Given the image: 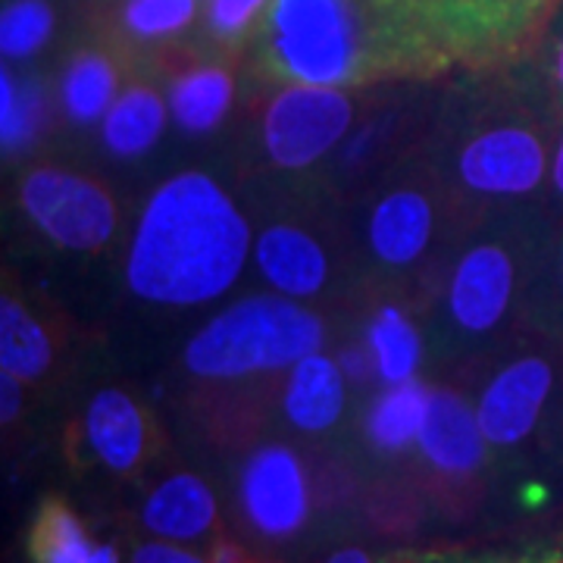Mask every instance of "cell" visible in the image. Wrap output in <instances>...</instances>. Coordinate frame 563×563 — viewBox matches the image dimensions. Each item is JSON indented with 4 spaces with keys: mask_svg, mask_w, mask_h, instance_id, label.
Instances as JSON below:
<instances>
[{
    "mask_svg": "<svg viewBox=\"0 0 563 563\" xmlns=\"http://www.w3.org/2000/svg\"><path fill=\"white\" fill-rule=\"evenodd\" d=\"M561 0H273L254 63L282 85L361 88L510 69L536 47Z\"/></svg>",
    "mask_w": 563,
    "mask_h": 563,
    "instance_id": "obj_1",
    "label": "cell"
},
{
    "mask_svg": "<svg viewBox=\"0 0 563 563\" xmlns=\"http://www.w3.org/2000/svg\"><path fill=\"white\" fill-rule=\"evenodd\" d=\"M254 257V232L217 176L181 169L144 201L125 254L129 291L144 303L188 310L222 298Z\"/></svg>",
    "mask_w": 563,
    "mask_h": 563,
    "instance_id": "obj_2",
    "label": "cell"
},
{
    "mask_svg": "<svg viewBox=\"0 0 563 563\" xmlns=\"http://www.w3.org/2000/svg\"><path fill=\"white\" fill-rule=\"evenodd\" d=\"M551 217L492 210L466 220L426 291L429 335L451 357L495 354L526 332V307Z\"/></svg>",
    "mask_w": 563,
    "mask_h": 563,
    "instance_id": "obj_3",
    "label": "cell"
},
{
    "mask_svg": "<svg viewBox=\"0 0 563 563\" xmlns=\"http://www.w3.org/2000/svg\"><path fill=\"white\" fill-rule=\"evenodd\" d=\"M558 120L510 79L492 98L444 113L422 154L466 220L492 210H544Z\"/></svg>",
    "mask_w": 563,
    "mask_h": 563,
    "instance_id": "obj_4",
    "label": "cell"
},
{
    "mask_svg": "<svg viewBox=\"0 0 563 563\" xmlns=\"http://www.w3.org/2000/svg\"><path fill=\"white\" fill-rule=\"evenodd\" d=\"M466 225L442 176L426 157L388 169L366 195L354 235V261L363 276L388 291L426 288L435 266Z\"/></svg>",
    "mask_w": 563,
    "mask_h": 563,
    "instance_id": "obj_5",
    "label": "cell"
},
{
    "mask_svg": "<svg viewBox=\"0 0 563 563\" xmlns=\"http://www.w3.org/2000/svg\"><path fill=\"white\" fill-rule=\"evenodd\" d=\"M325 344V322L279 291L247 295L213 313L181 347V366L201 383H244L288 373Z\"/></svg>",
    "mask_w": 563,
    "mask_h": 563,
    "instance_id": "obj_6",
    "label": "cell"
},
{
    "mask_svg": "<svg viewBox=\"0 0 563 563\" xmlns=\"http://www.w3.org/2000/svg\"><path fill=\"white\" fill-rule=\"evenodd\" d=\"M235 517L257 548L288 551L310 539L329 507L325 479L298 444L266 439L247 448L232 479Z\"/></svg>",
    "mask_w": 563,
    "mask_h": 563,
    "instance_id": "obj_7",
    "label": "cell"
},
{
    "mask_svg": "<svg viewBox=\"0 0 563 563\" xmlns=\"http://www.w3.org/2000/svg\"><path fill=\"white\" fill-rule=\"evenodd\" d=\"M20 210L47 242L69 254H101L120 232V203L95 176L35 163L20 179Z\"/></svg>",
    "mask_w": 563,
    "mask_h": 563,
    "instance_id": "obj_8",
    "label": "cell"
},
{
    "mask_svg": "<svg viewBox=\"0 0 563 563\" xmlns=\"http://www.w3.org/2000/svg\"><path fill=\"white\" fill-rule=\"evenodd\" d=\"M354 117L357 101L347 88L282 85L263 107V154L282 173H307L347 139Z\"/></svg>",
    "mask_w": 563,
    "mask_h": 563,
    "instance_id": "obj_9",
    "label": "cell"
},
{
    "mask_svg": "<svg viewBox=\"0 0 563 563\" xmlns=\"http://www.w3.org/2000/svg\"><path fill=\"white\" fill-rule=\"evenodd\" d=\"M417 454L422 479L432 485L435 498L470 507L483 495L495 463L479 429L476 404L457 385H432Z\"/></svg>",
    "mask_w": 563,
    "mask_h": 563,
    "instance_id": "obj_10",
    "label": "cell"
},
{
    "mask_svg": "<svg viewBox=\"0 0 563 563\" xmlns=\"http://www.w3.org/2000/svg\"><path fill=\"white\" fill-rule=\"evenodd\" d=\"M254 263L269 291L317 301L339 282L335 251L307 222L276 220L254 235Z\"/></svg>",
    "mask_w": 563,
    "mask_h": 563,
    "instance_id": "obj_11",
    "label": "cell"
},
{
    "mask_svg": "<svg viewBox=\"0 0 563 563\" xmlns=\"http://www.w3.org/2000/svg\"><path fill=\"white\" fill-rule=\"evenodd\" d=\"M81 442L107 473L132 479L157 457L161 435L151 413L125 388H101L81 413Z\"/></svg>",
    "mask_w": 563,
    "mask_h": 563,
    "instance_id": "obj_12",
    "label": "cell"
},
{
    "mask_svg": "<svg viewBox=\"0 0 563 563\" xmlns=\"http://www.w3.org/2000/svg\"><path fill=\"white\" fill-rule=\"evenodd\" d=\"M139 523L147 536L163 542H207L210 536H222L220 498L203 476L176 470L151 485L139 507Z\"/></svg>",
    "mask_w": 563,
    "mask_h": 563,
    "instance_id": "obj_13",
    "label": "cell"
},
{
    "mask_svg": "<svg viewBox=\"0 0 563 563\" xmlns=\"http://www.w3.org/2000/svg\"><path fill=\"white\" fill-rule=\"evenodd\" d=\"M347 376L342 363L317 351L285 373L282 420L303 439H325L344 420L347 410Z\"/></svg>",
    "mask_w": 563,
    "mask_h": 563,
    "instance_id": "obj_14",
    "label": "cell"
},
{
    "mask_svg": "<svg viewBox=\"0 0 563 563\" xmlns=\"http://www.w3.org/2000/svg\"><path fill=\"white\" fill-rule=\"evenodd\" d=\"M404 291H383V298L366 317L363 344L376 357L379 383L398 385L420 376L426 357V335L413 317V307H407Z\"/></svg>",
    "mask_w": 563,
    "mask_h": 563,
    "instance_id": "obj_15",
    "label": "cell"
},
{
    "mask_svg": "<svg viewBox=\"0 0 563 563\" xmlns=\"http://www.w3.org/2000/svg\"><path fill=\"white\" fill-rule=\"evenodd\" d=\"M169 117H173L169 101H163V95L154 85L132 81V85L122 88L120 98L113 101V107L103 117V144L120 161L144 157L163 139Z\"/></svg>",
    "mask_w": 563,
    "mask_h": 563,
    "instance_id": "obj_16",
    "label": "cell"
},
{
    "mask_svg": "<svg viewBox=\"0 0 563 563\" xmlns=\"http://www.w3.org/2000/svg\"><path fill=\"white\" fill-rule=\"evenodd\" d=\"M166 101L185 135H207L235 103V76L222 63H195L173 76Z\"/></svg>",
    "mask_w": 563,
    "mask_h": 563,
    "instance_id": "obj_17",
    "label": "cell"
},
{
    "mask_svg": "<svg viewBox=\"0 0 563 563\" xmlns=\"http://www.w3.org/2000/svg\"><path fill=\"white\" fill-rule=\"evenodd\" d=\"M429 395L432 385L422 383L420 376L410 383L383 385L363 417V442L369 444V451L398 457L410 444H417L429 413Z\"/></svg>",
    "mask_w": 563,
    "mask_h": 563,
    "instance_id": "obj_18",
    "label": "cell"
},
{
    "mask_svg": "<svg viewBox=\"0 0 563 563\" xmlns=\"http://www.w3.org/2000/svg\"><path fill=\"white\" fill-rule=\"evenodd\" d=\"M120 63L103 47H79L60 76V103L66 117L79 125L103 122L107 110L120 98Z\"/></svg>",
    "mask_w": 563,
    "mask_h": 563,
    "instance_id": "obj_19",
    "label": "cell"
},
{
    "mask_svg": "<svg viewBox=\"0 0 563 563\" xmlns=\"http://www.w3.org/2000/svg\"><path fill=\"white\" fill-rule=\"evenodd\" d=\"M57 361L54 339L44 322L25 303L3 291L0 301V373L20 379L22 385H38Z\"/></svg>",
    "mask_w": 563,
    "mask_h": 563,
    "instance_id": "obj_20",
    "label": "cell"
},
{
    "mask_svg": "<svg viewBox=\"0 0 563 563\" xmlns=\"http://www.w3.org/2000/svg\"><path fill=\"white\" fill-rule=\"evenodd\" d=\"M25 548L32 563H91L98 542H91L76 507L63 495H44L35 507Z\"/></svg>",
    "mask_w": 563,
    "mask_h": 563,
    "instance_id": "obj_21",
    "label": "cell"
},
{
    "mask_svg": "<svg viewBox=\"0 0 563 563\" xmlns=\"http://www.w3.org/2000/svg\"><path fill=\"white\" fill-rule=\"evenodd\" d=\"M514 79L523 85V91L532 101L551 113L554 120H563V0L558 3L554 16L548 20L544 32L536 41V47L526 54L517 66Z\"/></svg>",
    "mask_w": 563,
    "mask_h": 563,
    "instance_id": "obj_22",
    "label": "cell"
},
{
    "mask_svg": "<svg viewBox=\"0 0 563 563\" xmlns=\"http://www.w3.org/2000/svg\"><path fill=\"white\" fill-rule=\"evenodd\" d=\"M526 329L563 344V222L551 220L526 307Z\"/></svg>",
    "mask_w": 563,
    "mask_h": 563,
    "instance_id": "obj_23",
    "label": "cell"
},
{
    "mask_svg": "<svg viewBox=\"0 0 563 563\" xmlns=\"http://www.w3.org/2000/svg\"><path fill=\"white\" fill-rule=\"evenodd\" d=\"M44 120V98L38 85L22 81L7 66L0 73V141L3 154H22L38 139Z\"/></svg>",
    "mask_w": 563,
    "mask_h": 563,
    "instance_id": "obj_24",
    "label": "cell"
},
{
    "mask_svg": "<svg viewBox=\"0 0 563 563\" xmlns=\"http://www.w3.org/2000/svg\"><path fill=\"white\" fill-rule=\"evenodd\" d=\"M54 7L47 0H7L0 13L3 60H29L54 35Z\"/></svg>",
    "mask_w": 563,
    "mask_h": 563,
    "instance_id": "obj_25",
    "label": "cell"
},
{
    "mask_svg": "<svg viewBox=\"0 0 563 563\" xmlns=\"http://www.w3.org/2000/svg\"><path fill=\"white\" fill-rule=\"evenodd\" d=\"M201 0H125L122 29L135 41H166L181 35L195 16Z\"/></svg>",
    "mask_w": 563,
    "mask_h": 563,
    "instance_id": "obj_26",
    "label": "cell"
},
{
    "mask_svg": "<svg viewBox=\"0 0 563 563\" xmlns=\"http://www.w3.org/2000/svg\"><path fill=\"white\" fill-rule=\"evenodd\" d=\"M273 0H207L203 25L220 44H239L261 29Z\"/></svg>",
    "mask_w": 563,
    "mask_h": 563,
    "instance_id": "obj_27",
    "label": "cell"
},
{
    "mask_svg": "<svg viewBox=\"0 0 563 563\" xmlns=\"http://www.w3.org/2000/svg\"><path fill=\"white\" fill-rule=\"evenodd\" d=\"M470 563H563V532L561 536H551V539L520 544V548L492 551V554Z\"/></svg>",
    "mask_w": 563,
    "mask_h": 563,
    "instance_id": "obj_28",
    "label": "cell"
},
{
    "mask_svg": "<svg viewBox=\"0 0 563 563\" xmlns=\"http://www.w3.org/2000/svg\"><path fill=\"white\" fill-rule=\"evenodd\" d=\"M129 563H210V558H203V554H198V551H191V548H185L179 542L154 539V542L135 544Z\"/></svg>",
    "mask_w": 563,
    "mask_h": 563,
    "instance_id": "obj_29",
    "label": "cell"
},
{
    "mask_svg": "<svg viewBox=\"0 0 563 563\" xmlns=\"http://www.w3.org/2000/svg\"><path fill=\"white\" fill-rule=\"evenodd\" d=\"M544 213L554 222H563V120L558 122L554 151H551V173H548V191H544Z\"/></svg>",
    "mask_w": 563,
    "mask_h": 563,
    "instance_id": "obj_30",
    "label": "cell"
},
{
    "mask_svg": "<svg viewBox=\"0 0 563 563\" xmlns=\"http://www.w3.org/2000/svg\"><path fill=\"white\" fill-rule=\"evenodd\" d=\"M210 563H257V558L229 536H217L210 548Z\"/></svg>",
    "mask_w": 563,
    "mask_h": 563,
    "instance_id": "obj_31",
    "label": "cell"
},
{
    "mask_svg": "<svg viewBox=\"0 0 563 563\" xmlns=\"http://www.w3.org/2000/svg\"><path fill=\"white\" fill-rule=\"evenodd\" d=\"M0 388H3V426H10L20 417L22 383L13 379V376H7V373H0Z\"/></svg>",
    "mask_w": 563,
    "mask_h": 563,
    "instance_id": "obj_32",
    "label": "cell"
},
{
    "mask_svg": "<svg viewBox=\"0 0 563 563\" xmlns=\"http://www.w3.org/2000/svg\"><path fill=\"white\" fill-rule=\"evenodd\" d=\"M322 563H383L373 551H366L363 544H342V548H335L329 558Z\"/></svg>",
    "mask_w": 563,
    "mask_h": 563,
    "instance_id": "obj_33",
    "label": "cell"
}]
</instances>
